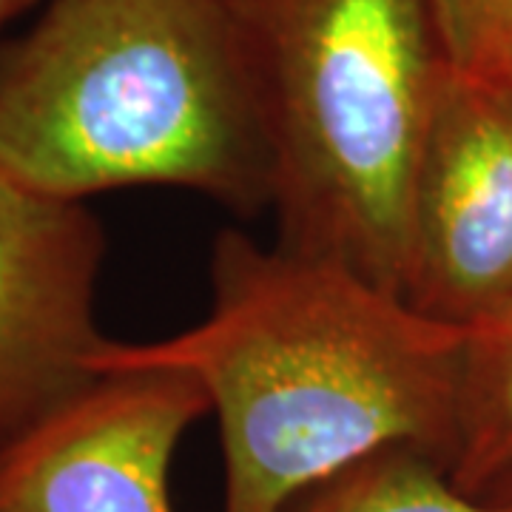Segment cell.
<instances>
[{"instance_id": "obj_1", "label": "cell", "mask_w": 512, "mask_h": 512, "mask_svg": "<svg viewBox=\"0 0 512 512\" xmlns=\"http://www.w3.org/2000/svg\"><path fill=\"white\" fill-rule=\"evenodd\" d=\"M461 328L319 256L222 231L211 308L163 342L109 339L94 373L171 367L220 419L222 512H285L362 458L453 453Z\"/></svg>"}, {"instance_id": "obj_2", "label": "cell", "mask_w": 512, "mask_h": 512, "mask_svg": "<svg viewBox=\"0 0 512 512\" xmlns=\"http://www.w3.org/2000/svg\"><path fill=\"white\" fill-rule=\"evenodd\" d=\"M0 168L63 200L174 185L239 214L265 208L231 0H49L0 49Z\"/></svg>"}, {"instance_id": "obj_3", "label": "cell", "mask_w": 512, "mask_h": 512, "mask_svg": "<svg viewBox=\"0 0 512 512\" xmlns=\"http://www.w3.org/2000/svg\"><path fill=\"white\" fill-rule=\"evenodd\" d=\"M279 245L402 296L410 188L447 74L430 0H231Z\"/></svg>"}, {"instance_id": "obj_4", "label": "cell", "mask_w": 512, "mask_h": 512, "mask_svg": "<svg viewBox=\"0 0 512 512\" xmlns=\"http://www.w3.org/2000/svg\"><path fill=\"white\" fill-rule=\"evenodd\" d=\"M402 296L453 328L512 302V92L450 69L410 188Z\"/></svg>"}, {"instance_id": "obj_5", "label": "cell", "mask_w": 512, "mask_h": 512, "mask_svg": "<svg viewBox=\"0 0 512 512\" xmlns=\"http://www.w3.org/2000/svg\"><path fill=\"white\" fill-rule=\"evenodd\" d=\"M211 410L171 367H114L0 447V512H177L171 461Z\"/></svg>"}, {"instance_id": "obj_6", "label": "cell", "mask_w": 512, "mask_h": 512, "mask_svg": "<svg viewBox=\"0 0 512 512\" xmlns=\"http://www.w3.org/2000/svg\"><path fill=\"white\" fill-rule=\"evenodd\" d=\"M103 254L86 202L0 168V447L97 379L109 342L94 316Z\"/></svg>"}, {"instance_id": "obj_7", "label": "cell", "mask_w": 512, "mask_h": 512, "mask_svg": "<svg viewBox=\"0 0 512 512\" xmlns=\"http://www.w3.org/2000/svg\"><path fill=\"white\" fill-rule=\"evenodd\" d=\"M447 473L481 501L512 484V302L461 328Z\"/></svg>"}, {"instance_id": "obj_8", "label": "cell", "mask_w": 512, "mask_h": 512, "mask_svg": "<svg viewBox=\"0 0 512 512\" xmlns=\"http://www.w3.org/2000/svg\"><path fill=\"white\" fill-rule=\"evenodd\" d=\"M285 512H504L461 493L447 464L416 447L362 458L299 495Z\"/></svg>"}, {"instance_id": "obj_9", "label": "cell", "mask_w": 512, "mask_h": 512, "mask_svg": "<svg viewBox=\"0 0 512 512\" xmlns=\"http://www.w3.org/2000/svg\"><path fill=\"white\" fill-rule=\"evenodd\" d=\"M450 72L512 92V0H430Z\"/></svg>"}, {"instance_id": "obj_10", "label": "cell", "mask_w": 512, "mask_h": 512, "mask_svg": "<svg viewBox=\"0 0 512 512\" xmlns=\"http://www.w3.org/2000/svg\"><path fill=\"white\" fill-rule=\"evenodd\" d=\"M32 3H37V0H0V29L12 18H18L20 12H26Z\"/></svg>"}, {"instance_id": "obj_11", "label": "cell", "mask_w": 512, "mask_h": 512, "mask_svg": "<svg viewBox=\"0 0 512 512\" xmlns=\"http://www.w3.org/2000/svg\"><path fill=\"white\" fill-rule=\"evenodd\" d=\"M487 501L498 504L504 512H512V484H507L504 490H498V493H495L493 498H487Z\"/></svg>"}]
</instances>
